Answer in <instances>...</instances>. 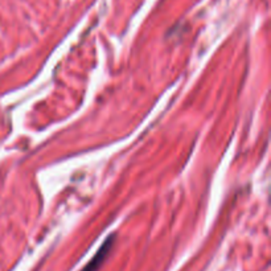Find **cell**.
Here are the masks:
<instances>
[{
  "instance_id": "obj_1",
  "label": "cell",
  "mask_w": 271,
  "mask_h": 271,
  "mask_svg": "<svg viewBox=\"0 0 271 271\" xmlns=\"http://www.w3.org/2000/svg\"><path fill=\"white\" fill-rule=\"evenodd\" d=\"M113 243H114V237L111 235L110 238L106 239V242L103 243L102 247L98 250V253L94 255V258L89 262L88 266H86V267H85L82 271H96L97 268L101 266V263H102L103 260H105V258L107 256V254H109V251H110Z\"/></svg>"
}]
</instances>
